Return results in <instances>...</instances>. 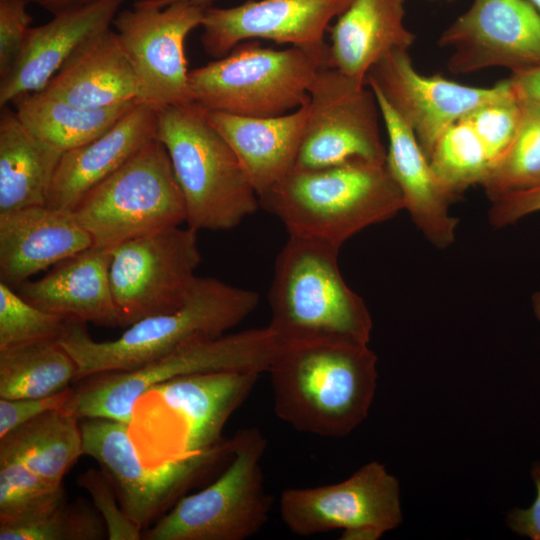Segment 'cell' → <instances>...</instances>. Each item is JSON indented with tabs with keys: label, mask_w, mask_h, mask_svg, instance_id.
<instances>
[{
	"label": "cell",
	"mask_w": 540,
	"mask_h": 540,
	"mask_svg": "<svg viewBox=\"0 0 540 540\" xmlns=\"http://www.w3.org/2000/svg\"><path fill=\"white\" fill-rule=\"evenodd\" d=\"M268 373L279 419L302 433L343 437L369 413L377 356L348 340L282 342Z\"/></svg>",
	"instance_id": "obj_1"
},
{
	"label": "cell",
	"mask_w": 540,
	"mask_h": 540,
	"mask_svg": "<svg viewBox=\"0 0 540 540\" xmlns=\"http://www.w3.org/2000/svg\"><path fill=\"white\" fill-rule=\"evenodd\" d=\"M260 206L288 235L341 248L363 229L405 209L386 162L353 160L319 169H292L259 196Z\"/></svg>",
	"instance_id": "obj_2"
},
{
	"label": "cell",
	"mask_w": 540,
	"mask_h": 540,
	"mask_svg": "<svg viewBox=\"0 0 540 540\" xmlns=\"http://www.w3.org/2000/svg\"><path fill=\"white\" fill-rule=\"evenodd\" d=\"M258 293L213 277H197L177 310L139 320L115 340L95 341L86 323L68 320L61 345L77 365L79 381L91 375L139 368L195 337H219L257 307Z\"/></svg>",
	"instance_id": "obj_3"
},
{
	"label": "cell",
	"mask_w": 540,
	"mask_h": 540,
	"mask_svg": "<svg viewBox=\"0 0 540 540\" xmlns=\"http://www.w3.org/2000/svg\"><path fill=\"white\" fill-rule=\"evenodd\" d=\"M260 373L214 371L176 377L148 388L134 403L129 433L144 463L157 467L211 450Z\"/></svg>",
	"instance_id": "obj_4"
},
{
	"label": "cell",
	"mask_w": 540,
	"mask_h": 540,
	"mask_svg": "<svg viewBox=\"0 0 540 540\" xmlns=\"http://www.w3.org/2000/svg\"><path fill=\"white\" fill-rule=\"evenodd\" d=\"M339 250L289 235L276 257L268 292V326L282 342L340 339L369 343L372 317L340 272Z\"/></svg>",
	"instance_id": "obj_5"
},
{
	"label": "cell",
	"mask_w": 540,
	"mask_h": 540,
	"mask_svg": "<svg viewBox=\"0 0 540 540\" xmlns=\"http://www.w3.org/2000/svg\"><path fill=\"white\" fill-rule=\"evenodd\" d=\"M158 139L166 148L186 208L187 226L225 231L260 206L237 156L194 102L157 110Z\"/></svg>",
	"instance_id": "obj_6"
},
{
	"label": "cell",
	"mask_w": 540,
	"mask_h": 540,
	"mask_svg": "<svg viewBox=\"0 0 540 540\" xmlns=\"http://www.w3.org/2000/svg\"><path fill=\"white\" fill-rule=\"evenodd\" d=\"M330 66L328 44L273 49L257 40L189 71L192 101L207 111L273 117L308 103L318 72Z\"/></svg>",
	"instance_id": "obj_7"
},
{
	"label": "cell",
	"mask_w": 540,
	"mask_h": 540,
	"mask_svg": "<svg viewBox=\"0 0 540 540\" xmlns=\"http://www.w3.org/2000/svg\"><path fill=\"white\" fill-rule=\"evenodd\" d=\"M281 344L269 326L219 337H195L139 368L79 380L66 408L78 419L107 418L129 425L134 403L148 388L195 373L268 372Z\"/></svg>",
	"instance_id": "obj_8"
},
{
	"label": "cell",
	"mask_w": 540,
	"mask_h": 540,
	"mask_svg": "<svg viewBox=\"0 0 540 540\" xmlns=\"http://www.w3.org/2000/svg\"><path fill=\"white\" fill-rule=\"evenodd\" d=\"M73 211L93 247L109 250L186 222L169 154L156 138L92 188Z\"/></svg>",
	"instance_id": "obj_9"
},
{
	"label": "cell",
	"mask_w": 540,
	"mask_h": 540,
	"mask_svg": "<svg viewBox=\"0 0 540 540\" xmlns=\"http://www.w3.org/2000/svg\"><path fill=\"white\" fill-rule=\"evenodd\" d=\"M221 475L197 493L182 497L142 532L146 540H245L269 519L271 499L261 460L267 441L255 428L238 431Z\"/></svg>",
	"instance_id": "obj_10"
},
{
	"label": "cell",
	"mask_w": 540,
	"mask_h": 540,
	"mask_svg": "<svg viewBox=\"0 0 540 540\" xmlns=\"http://www.w3.org/2000/svg\"><path fill=\"white\" fill-rule=\"evenodd\" d=\"M80 427L84 455L98 462L110 478L122 510L143 531L228 462L233 453L230 438L211 450L152 467L141 459L128 424L83 418Z\"/></svg>",
	"instance_id": "obj_11"
},
{
	"label": "cell",
	"mask_w": 540,
	"mask_h": 540,
	"mask_svg": "<svg viewBox=\"0 0 540 540\" xmlns=\"http://www.w3.org/2000/svg\"><path fill=\"white\" fill-rule=\"evenodd\" d=\"M200 261L197 231L188 226L111 249L110 283L124 327L179 309L193 289Z\"/></svg>",
	"instance_id": "obj_12"
},
{
	"label": "cell",
	"mask_w": 540,
	"mask_h": 540,
	"mask_svg": "<svg viewBox=\"0 0 540 540\" xmlns=\"http://www.w3.org/2000/svg\"><path fill=\"white\" fill-rule=\"evenodd\" d=\"M279 508L299 536L340 529L344 539L375 540L402 522L399 482L377 461L339 483L285 489Z\"/></svg>",
	"instance_id": "obj_13"
},
{
	"label": "cell",
	"mask_w": 540,
	"mask_h": 540,
	"mask_svg": "<svg viewBox=\"0 0 540 540\" xmlns=\"http://www.w3.org/2000/svg\"><path fill=\"white\" fill-rule=\"evenodd\" d=\"M307 109L293 169H319L353 160L386 162L380 108L368 85L324 67L309 90Z\"/></svg>",
	"instance_id": "obj_14"
},
{
	"label": "cell",
	"mask_w": 540,
	"mask_h": 540,
	"mask_svg": "<svg viewBox=\"0 0 540 540\" xmlns=\"http://www.w3.org/2000/svg\"><path fill=\"white\" fill-rule=\"evenodd\" d=\"M207 6L178 1L158 8L134 1L112 25L138 83V103L157 110L193 102L184 43Z\"/></svg>",
	"instance_id": "obj_15"
},
{
	"label": "cell",
	"mask_w": 540,
	"mask_h": 540,
	"mask_svg": "<svg viewBox=\"0 0 540 540\" xmlns=\"http://www.w3.org/2000/svg\"><path fill=\"white\" fill-rule=\"evenodd\" d=\"M448 70L468 74L500 67L521 73L540 66V13L529 0H474L440 35Z\"/></svg>",
	"instance_id": "obj_16"
},
{
	"label": "cell",
	"mask_w": 540,
	"mask_h": 540,
	"mask_svg": "<svg viewBox=\"0 0 540 540\" xmlns=\"http://www.w3.org/2000/svg\"><path fill=\"white\" fill-rule=\"evenodd\" d=\"M366 85L379 93L411 128L427 158L440 135L480 105L504 94L505 79L492 87H473L424 75L413 65L408 50H392L368 72Z\"/></svg>",
	"instance_id": "obj_17"
},
{
	"label": "cell",
	"mask_w": 540,
	"mask_h": 540,
	"mask_svg": "<svg viewBox=\"0 0 540 540\" xmlns=\"http://www.w3.org/2000/svg\"><path fill=\"white\" fill-rule=\"evenodd\" d=\"M352 0H248L228 8L207 7L201 43L214 59L249 40H270L297 47L325 45L334 18Z\"/></svg>",
	"instance_id": "obj_18"
},
{
	"label": "cell",
	"mask_w": 540,
	"mask_h": 540,
	"mask_svg": "<svg viewBox=\"0 0 540 540\" xmlns=\"http://www.w3.org/2000/svg\"><path fill=\"white\" fill-rule=\"evenodd\" d=\"M93 246L74 211L47 205L0 213V282L12 289Z\"/></svg>",
	"instance_id": "obj_19"
},
{
	"label": "cell",
	"mask_w": 540,
	"mask_h": 540,
	"mask_svg": "<svg viewBox=\"0 0 540 540\" xmlns=\"http://www.w3.org/2000/svg\"><path fill=\"white\" fill-rule=\"evenodd\" d=\"M125 0H96L54 14L31 27L8 73L0 78V107L45 88L70 55L87 39L111 27Z\"/></svg>",
	"instance_id": "obj_20"
},
{
	"label": "cell",
	"mask_w": 540,
	"mask_h": 540,
	"mask_svg": "<svg viewBox=\"0 0 540 540\" xmlns=\"http://www.w3.org/2000/svg\"><path fill=\"white\" fill-rule=\"evenodd\" d=\"M373 92L388 137L386 165L403 195L405 209L429 243L448 248L455 241L458 225L450 212L456 199L435 177L411 128L379 93Z\"/></svg>",
	"instance_id": "obj_21"
},
{
	"label": "cell",
	"mask_w": 540,
	"mask_h": 540,
	"mask_svg": "<svg viewBox=\"0 0 540 540\" xmlns=\"http://www.w3.org/2000/svg\"><path fill=\"white\" fill-rule=\"evenodd\" d=\"M111 250L90 247L60 263L18 294L34 306L66 320L124 327L109 276Z\"/></svg>",
	"instance_id": "obj_22"
},
{
	"label": "cell",
	"mask_w": 540,
	"mask_h": 540,
	"mask_svg": "<svg viewBox=\"0 0 540 540\" xmlns=\"http://www.w3.org/2000/svg\"><path fill=\"white\" fill-rule=\"evenodd\" d=\"M157 109L137 103L106 132L62 154L47 206L74 210L97 184L156 138Z\"/></svg>",
	"instance_id": "obj_23"
},
{
	"label": "cell",
	"mask_w": 540,
	"mask_h": 540,
	"mask_svg": "<svg viewBox=\"0 0 540 540\" xmlns=\"http://www.w3.org/2000/svg\"><path fill=\"white\" fill-rule=\"evenodd\" d=\"M307 111L306 104L273 117H246L207 110L205 115L237 156L259 197L294 168Z\"/></svg>",
	"instance_id": "obj_24"
},
{
	"label": "cell",
	"mask_w": 540,
	"mask_h": 540,
	"mask_svg": "<svg viewBox=\"0 0 540 540\" xmlns=\"http://www.w3.org/2000/svg\"><path fill=\"white\" fill-rule=\"evenodd\" d=\"M82 108L138 102V83L116 32L105 29L84 41L42 89Z\"/></svg>",
	"instance_id": "obj_25"
},
{
	"label": "cell",
	"mask_w": 540,
	"mask_h": 540,
	"mask_svg": "<svg viewBox=\"0 0 540 540\" xmlns=\"http://www.w3.org/2000/svg\"><path fill=\"white\" fill-rule=\"evenodd\" d=\"M405 0H352L329 28V63L366 84L369 70L392 50H409L416 36L404 23Z\"/></svg>",
	"instance_id": "obj_26"
},
{
	"label": "cell",
	"mask_w": 540,
	"mask_h": 540,
	"mask_svg": "<svg viewBox=\"0 0 540 540\" xmlns=\"http://www.w3.org/2000/svg\"><path fill=\"white\" fill-rule=\"evenodd\" d=\"M63 152L30 132L9 105L0 114V213L47 205Z\"/></svg>",
	"instance_id": "obj_27"
},
{
	"label": "cell",
	"mask_w": 540,
	"mask_h": 540,
	"mask_svg": "<svg viewBox=\"0 0 540 540\" xmlns=\"http://www.w3.org/2000/svg\"><path fill=\"white\" fill-rule=\"evenodd\" d=\"M78 420L66 407L45 412L0 438V459L19 461L44 480L60 485L84 455Z\"/></svg>",
	"instance_id": "obj_28"
},
{
	"label": "cell",
	"mask_w": 540,
	"mask_h": 540,
	"mask_svg": "<svg viewBox=\"0 0 540 540\" xmlns=\"http://www.w3.org/2000/svg\"><path fill=\"white\" fill-rule=\"evenodd\" d=\"M137 103L82 108L40 90L21 95L10 105L30 132L64 153L102 135Z\"/></svg>",
	"instance_id": "obj_29"
},
{
	"label": "cell",
	"mask_w": 540,
	"mask_h": 540,
	"mask_svg": "<svg viewBox=\"0 0 540 540\" xmlns=\"http://www.w3.org/2000/svg\"><path fill=\"white\" fill-rule=\"evenodd\" d=\"M77 365L59 340L0 350V398H40L76 380Z\"/></svg>",
	"instance_id": "obj_30"
},
{
	"label": "cell",
	"mask_w": 540,
	"mask_h": 540,
	"mask_svg": "<svg viewBox=\"0 0 540 540\" xmlns=\"http://www.w3.org/2000/svg\"><path fill=\"white\" fill-rule=\"evenodd\" d=\"M428 160L437 180L455 199L469 187L482 185L492 167L484 146L464 118L440 135Z\"/></svg>",
	"instance_id": "obj_31"
},
{
	"label": "cell",
	"mask_w": 540,
	"mask_h": 540,
	"mask_svg": "<svg viewBox=\"0 0 540 540\" xmlns=\"http://www.w3.org/2000/svg\"><path fill=\"white\" fill-rule=\"evenodd\" d=\"M540 185V103L522 97L518 131L482 187L491 201Z\"/></svg>",
	"instance_id": "obj_32"
},
{
	"label": "cell",
	"mask_w": 540,
	"mask_h": 540,
	"mask_svg": "<svg viewBox=\"0 0 540 540\" xmlns=\"http://www.w3.org/2000/svg\"><path fill=\"white\" fill-rule=\"evenodd\" d=\"M65 502L62 484L44 480L19 461L0 459V526L31 520Z\"/></svg>",
	"instance_id": "obj_33"
},
{
	"label": "cell",
	"mask_w": 540,
	"mask_h": 540,
	"mask_svg": "<svg viewBox=\"0 0 540 540\" xmlns=\"http://www.w3.org/2000/svg\"><path fill=\"white\" fill-rule=\"evenodd\" d=\"M104 536L103 518L82 499L25 522L0 526V540H98Z\"/></svg>",
	"instance_id": "obj_34"
},
{
	"label": "cell",
	"mask_w": 540,
	"mask_h": 540,
	"mask_svg": "<svg viewBox=\"0 0 540 540\" xmlns=\"http://www.w3.org/2000/svg\"><path fill=\"white\" fill-rule=\"evenodd\" d=\"M67 322L61 316L34 306L0 282V350L59 340Z\"/></svg>",
	"instance_id": "obj_35"
},
{
	"label": "cell",
	"mask_w": 540,
	"mask_h": 540,
	"mask_svg": "<svg viewBox=\"0 0 540 540\" xmlns=\"http://www.w3.org/2000/svg\"><path fill=\"white\" fill-rule=\"evenodd\" d=\"M521 117L522 97L511 82L504 94L480 105L464 119L481 141L493 166L512 143Z\"/></svg>",
	"instance_id": "obj_36"
},
{
	"label": "cell",
	"mask_w": 540,
	"mask_h": 540,
	"mask_svg": "<svg viewBox=\"0 0 540 540\" xmlns=\"http://www.w3.org/2000/svg\"><path fill=\"white\" fill-rule=\"evenodd\" d=\"M77 484L92 498L93 505L103 518L109 540H139L143 530L122 510L108 475L91 468L79 475Z\"/></svg>",
	"instance_id": "obj_37"
},
{
	"label": "cell",
	"mask_w": 540,
	"mask_h": 540,
	"mask_svg": "<svg viewBox=\"0 0 540 540\" xmlns=\"http://www.w3.org/2000/svg\"><path fill=\"white\" fill-rule=\"evenodd\" d=\"M31 0H0V78L15 63L30 30Z\"/></svg>",
	"instance_id": "obj_38"
},
{
	"label": "cell",
	"mask_w": 540,
	"mask_h": 540,
	"mask_svg": "<svg viewBox=\"0 0 540 540\" xmlns=\"http://www.w3.org/2000/svg\"><path fill=\"white\" fill-rule=\"evenodd\" d=\"M74 394V388L40 398H0V438L37 416L65 408Z\"/></svg>",
	"instance_id": "obj_39"
},
{
	"label": "cell",
	"mask_w": 540,
	"mask_h": 540,
	"mask_svg": "<svg viewBox=\"0 0 540 540\" xmlns=\"http://www.w3.org/2000/svg\"><path fill=\"white\" fill-rule=\"evenodd\" d=\"M540 212V185L503 195L493 201L488 219L494 227H505L530 214Z\"/></svg>",
	"instance_id": "obj_40"
},
{
	"label": "cell",
	"mask_w": 540,
	"mask_h": 540,
	"mask_svg": "<svg viewBox=\"0 0 540 540\" xmlns=\"http://www.w3.org/2000/svg\"><path fill=\"white\" fill-rule=\"evenodd\" d=\"M530 472L536 489L534 501L527 508L510 510L506 523L516 534L532 540H540V461L532 464Z\"/></svg>",
	"instance_id": "obj_41"
},
{
	"label": "cell",
	"mask_w": 540,
	"mask_h": 540,
	"mask_svg": "<svg viewBox=\"0 0 540 540\" xmlns=\"http://www.w3.org/2000/svg\"><path fill=\"white\" fill-rule=\"evenodd\" d=\"M509 78L521 97L540 103V66Z\"/></svg>",
	"instance_id": "obj_42"
},
{
	"label": "cell",
	"mask_w": 540,
	"mask_h": 540,
	"mask_svg": "<svg viewBox=\"0 0 540 540\" xmlns=\"http://www.w3.org/2000/svg\"><path fill=\"white\" fill-rule=\"evenodd\" d=\"M96 0H33L43 9L49 11L50 13L57 14L64 10L82 6L88 3H91ZM136 1V0H135ZM138 1H153V0H138Z\"/></svg>",
	"instance_id": "obj_43"
},
{
	"label": "cell",
	"mask_w": 540,
	"mask_h": 540,
	"mask_svg": "<svg viewBox=\"0 0 540 540\" xmlns=\"http://www.w3.org/2000/svg\"><path fill=\"white\" fill-rule=\"evenodd\" d=\"M178 1H185V2L196 4V5L207 6L213 0H153V1H137V2L154 6V7H158V8H162L173 2H178Z\"/></svg>",
	"instance_id": "obj_44"
},
{
	"label": "cell",
	"mask_w": 540,
	"mask_h": 540,
	"mask_svg": "<svg viewBox=\"0 0 540 540\" xmlns=\"http://www.w3.org/2000/svg\"><path fill=\"white\" fill-rule=\"evenodd\" d=\"M531 305L536 318L540 321V290L532 295Z\"/></svg>",
	"instance_id": "obj_45"
},
{
	"label": "cell",
	"mask_w": 540,
	"mask_h": 540,
	"mask_svg": "<svg viewBox=\"0 0 540 540\" xmlns=\"http://www.w3.org/2000/svg\"><path fill=\"white\" fill-rule=\"evenodd\" d=\"M540 13V0H529Z\"/></svg>",
	"instance_id": "obj_46"
},
{
	"label": "cell",
	"mask_w": 540,
	"mask_h": 540,
	"mask_svg": "<svg viewBox=\"0 0 540 540\" xmlns=\"http://www.w3.org/2000/svg\"><path fill=\"white\" fill-rule=\"evenodd\" d=\"M31 2H33V0H31Z\"/></svg>",
	"instance_id": "obj_47"
}]
</instances>
